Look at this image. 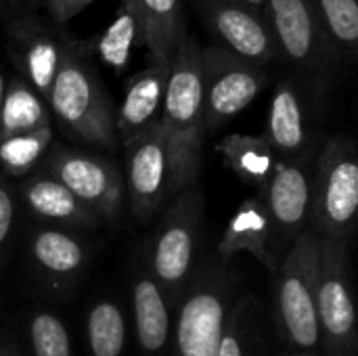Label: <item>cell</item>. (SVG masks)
<instances>
[{"mask_svg":"<svg viewBox=\"0 0 358 356\" xmlns=\"http://www.w3.org/2000/svg\"><path fill=\"white\" fill-rule=\"evenodd\" d=\"M128 206L141 225L162 214L182 191L197 185L201 149L176 141L162 122L124 145Z\"/></svg>","mask_w":358,"mask_h":356,"instance_id":"cell-1","label":"cell"},{"mask_svg":"<svg viewBox=\"0 0 358 356\" xmlns=\"http://www.w3.org/2000/svg\"><path fill=\"white\" fill-rule=\"evenodd\" d=\"M48 109L61 130L84 145L115 151V107L92 63V44L67 38Z\"/></svg>","mask_w":358,"mask_h":356,"instance_id":"cell-2","label":"cell"},{"mask_svg":"<svg viewBox=\"0 0 358 356\" xmlns=\"http://www.w3.org/2000/svg\"><path fill=\"white\" fill-rule=\"evenodd\" d=\"M241 277L233 260L216 258L199 264L174 308L172 356H216L229 315L239 298Z\"/></svg>","mask_w":358,"mask_h":356,"instance_id":"cell-3","label":"cell"},{"mask_svg":"<svg viewBox=\"0 0 358 356\" xmlns=\"http://www.w3.org/2000/svg\"><path fill=\"white\" fill-rule=\"evenodd\" d=\"M321 235L310 225L281 260L275 277V325L292 353L323 356L317 317Z\"/></svg>","mask_w":358,"mask_h":356,"instance_id":"cell-4","label":"cell"},{"mask_svg":"<svg viewBox=\"0 0 358 356\" xmlns=\"http://www.w3.org/2000/svg\"><path fill=\"white\" fill-rule=\"evenodd\" d=\"M203 193L195 185L182 191L164 212L151 239L149 273L166 294L172 311L178 306L193 275L203 231Z\"/></svg>","mask_w":358,"mask_h":356,"instance_id":"cell-5","label":"cell"},{"mask_svg":"<svg viewBox=\"0 0 358 356\" xmlns=\"http://www.w3.org/2000/svg\"><path fill=\"white\" fill-rule=\"evenodd\" d=\"M266 21L281 59L298 69V78L325 94L344 59L334 46L313 0H268Z\"/></svg>","mask_w":358,"mask_h":356,"instance_id":"cell-6","label":"cell"},{"mask_svg":"<svg viewBox=\"0 0 358 356\" xmlns=\"http://www.w3.org/2000/svg\"><path fill=\"white\" fill-rule=\"evenodd\" d=\"M358 225V149L346 136H331L317 155L313 183V227L321 237L348 241Z\"/></svg>","mask_w":358,"mask_h":356,"instance_id":"cell-7","label":"cell"},{"mask_svg":"<svg viewBox=\"0 0 358 356\" xmlns=\"http://www.w3.org/2000/svg\"><path fill=\"white\" fill-rule=\"evenodd\" d=\"M317 317L323 356H358V311L344 241L321 237Z\"/></svg>","mask_w":358,"mask_h":356,"instance_id":"cell-8","label":"cell"},{"mask_svg":"<svg viewBox=\"0 0 358 356\" xmlns=\"http://www.w3.org/2000/svg\"><path fill=\"white\" fill-rule=\"evenodd\" d=\"M52 143V120L44 99L21 78L6 82L0 113V168L23 176L46 157Z\"/></svg>","mask_w":358,"mask_h":356,"instance_id":"cell-9","label":"cell"},{"mask_svg":"<svg viewBox=\"0 0 358 356\" xmlns=\"http://www.w3.org/2000/svg\"><path fill=\"white\" fill-rule=\"evenodd\" d=\"M46 174L63 183L101 222L115 220L124 206V174L101 153L55 145L44 159Z\"/></svg>","mask_w":358,"mask_h":356,"instance_id":"cell-10","label":"cell"},{"mask_svg":"<svg viewBox=\"0 0 358 356\" xmlns=\"http://www.w3.org/2000/svg\"><path fill=\"white\" fill-rule=\"evenodd\" d=\"M206 78L203 130L214 132L239 115L266 86L268 73L218 44L201 46Z\"/></svg>","mask_w":358,"mask_h":356,"instance_id":"cell-11","label":"cell"},{"mask_svg":"<svg viewBox=\"0 0 358 356\" xmlns=\"http://www.w3.org/2000/svg\"><path fill=\"white\" fill-rule=\"evenodd\" d=\"M203 109H206V78H203V57L201 44L195 36H187L170 65V76L166 84L162 124L180 143L201 149L203 130Z\"/></svg>","mask_w":358,"mask_h":356,"instance_id":"cell-12","label":"cell"},{"mask_svg":"<svg viewBox=\"0 0 358 356\" xmlns=\"http://www.w3.org/2000/svg\"><path fill=\"white\" fill-rule=\"evenodd\" d=\"M313 183L310 164L279 162L266 187L258 191L268 216L271 252L277 264L313 225Z\"/></svg>","mask_w":358,"mask_h":356,"instance_id":"cell-13","label":"cell"},{"mask_svg":"<svg viewBox=\"0 0 358 356\" xmlns=\"http://www.w3.org/2000/svg\"><path fill=\"white\" fill-rule=\"evenodd\" d=\"M8 52L21 78L48 105L50 90L61 65L67 34L40 10H21L4 17Z\"/></svg>","mask_w":358,"mask_h":356,"instance_id":"cell-14","label":"cell"},{"mask_svg":"<svg viewBox=\"0 0 358 356\" xmlns=\"http://www.w3.org/2000/svg\"><path fill=\"white\" fill-rule=\"evenodd\" d=\"M315 97H321V92L300 78H287L277 84L264 138L281 162L313 164L317 145Z\"/></svg>","mask_w":358,"mask_h":356,"instance_id":"cell-15","label":"cell"},{"mask_svg":"<svg viewBox=\"0 0 358 356\" xmlns=\"http://www.w3.org/2000/svg\"><path fill=\"white\" fill-rule=\"evenodd\" d=\"M214 44L229 52L266 67L281 59L277 40L264 15L250 8L241 0H193Z\"/></svg>","mask_w":358,"mask_h":356,"instance_id":"cell-16","label":"cell"},{"mask_svg":"<svg viewBox=\"0 0 358 356\" xmlns=\"http://www.w3.org/2000/svg\"><path fill=\"white\" fill-rule=\"evenodd\" d=\"M170 65L172 63L151 61L145 69L128 80L122 103L115 109V130L120 145H128L162 120Z\"/></svg>","mask_w":358,"mask_h":356,"instance_id":"cell-17","label":"cell"},{"mask_svg":"<svg viewBox=\"0 0 358 356\" xmlns=\"http://www.w3.org/2000/svg\"><path fill=\"white\" fill-rule=\"evenodd\" d=\"M132 313L136 342L145 356H162L172 344V306L151 273L132 277Z\"/></svg>","mask_w":358,"mask_h":356,"instance_id":"cell-18","label":"cell"},{"mask_svg":"<svg viewBox=\"0 0 358 356\" xmlns=\"http://www.w3.org/2000/svg\"><path fill=\"white\" fill-rule=\"evenodd\" d=\"M216 254L224 260H233L239 254L254 256L271 275L277 273L279 264L271 252V227L260 195L248 197L237 212L231 216Z\"/></svg>","mask_w":358,"mask_h":356,"instance_id":"cell-19","label":"cell"},{"mask_svg":"<svg viewBox=\"0 0 358 356\" xmlns=\"http://www.w3.org/2000/svg\"><path fill=\"white\" fill-rule=\"evenodd\" d=\"M21 193L27 208L42 220L76 229H94L101 225L94 212H90L63 183L46 172L27 178Z\"/></svg>","mask_w":358,"mask_h":356,"instance_id":"cell-20","label":"cell"},{"mask_svg":"<svg viewBox=\"0 0 358 356\" xmlns=\"http://www.w3.org/2000/svg\"><path fill=\"white\" fill-rule=\"evenodd\" d=\"M145 27L151 61L172 63L180 42L189 36L182 0H134Z\"/></svg>","mask_w":358,"mask_h":356,"instance_id":"cell-21","label":"cell"},{"mask_svg":"<svg viewBox=\"0 0 358 356\" xmlns=\"http://www.w3.org/2000/svg\"><path fill=\"white\" fill-rule=\"evenodd\" d=\"M216 151L222 155L229 170L258 191L266 187L277 170V164L281 162L264 134H227L216 143Z\"/></svg>","mask_w":358,"mask_h":356,"instance_id":"cell-22","label":"cell"},{"mask_svg":"<svg viewBox=\"0 0 358 356\" xmlns=\"http://www.w3.org/2000/svg\"><path fill=\"white\" fill-rule=\"evenodd\" d=\"M29 254L34 262L55 279H69L86 262V248L71 233L61 229H38L29 237Z\"/></svg>","mask_w":358,"mask_h":356,"instance_id":"cell-23","label":"cell"},{"mask_svg":"<svg viewBox=\"0 0 358 356\" xmlns=\"http://www.w3.org/2000/svg\"><path fill=\"white\" fill-rule=\"evenodd\" d=\"M138 46H145L143 19L136 10L134 0H122L115 19L96 40L92 50H96L103 65H107L115 73H122L130 63L132 50Z\"/></svg>","mask_w":358,"mask_h":356,"instance_id":"cell-24","label":"cell"},{"mask_svg":"<svg viewBox=\"0 0 358 356\" xmlns=\"http://www.w3.org/2000/svg\"><path fill=\"white\" fill-rule=\"evenodd\" d=\"M216 356H266L256 296L243 294L237 298Z\"/></svg>","mask_w":358,"mask_h":356,"instance_id":"cell-25","label":"cell"},{"mask_svg":"<svg viewBox=\"0 0 358 356\" xmlns=\"http://www.w3.org/2000/svg\"><path fill=\"white\" fill-rule=\"evenodd\" d=\"M86 340L92 356H122L126 346V319L111 300L92 304L86 317Z\"/></svg>","mask_w":358,"mask_h":356,"instance_id":"cell-26","label":"cell"},{"mask_svg":"<svg viewBox=\"0 0 358 356\" xmlns=\"http://www.w3.org/2000/svg\"><path fill=\"white\" fill-rule=\"evenodd\" d=\"M334 46L344 61H358V0H313Z\"/></svg>","mask_w":358,"mask_h":356,"instance_id":"cell-27","label":"cell"},{"mask_svg":"<svg viewBox=\"0 0 358 356\" xmlns=\"http://www.w3.org/2000/svg\"><path fill=\"white\" fill-rule=\"evenodd\" d=\"M27 336L34 356H71V338L67 327L48 311H38L29 317Z\"/></svg>","mask_w":358,"mask_h":356,"instance_id":"cell-28","label":"cell"},{"mask_svg":"<svg viewBox=\"0 0 358 356\" xmlns=\"http://www.w3.org/2000/svg\"><path fill=\"white\" fill-rule=\"evenodd\" d=\"M15 193L10 189V185L0 176V254L4 252L10 233H13V225H15Z\"/></svg>","mask_w":358,"mask_h":356,"instance_id":"cell-29","label":"cell"},{"mask_svg":"<svg viewBox=\"0 0 358 356\" xmlns=\"http://www.w3.org/2000/svg\"><path fill=\"white\" fill-rule=\"evenodd\" d=\"M92 2L94 0H42V10L46 13V17L52 23L65 25L76 15H80L84 8H88Z\"/></svg>","mask_w":358,"mask_h":356,"instance_id":"cell-30","label":"cell"},{"mask_svg":"<svg viewBox=\"0 0 358 356\" xmlns=\"http://www.w3.org/2000/svg\"><path fill=\"white\" fill-rule=\"evenodd\" d=\"M21 10H42V0H0V17Z\"/></svg>","mask_w":358,"mask_h":356,"instance_id":"cell-31","label":"cell"},{"mask_svg":"<svg viewBox=\"0 0 358 356\" xmlns=\"http://www.w3.org/2000/svg\"><path fill=\"white\" fill-rule=\"evenodd\" d=\"M243 4H248L250 8H254V10H258L260 15H264L266 17V4H268V0H241Z\"/></svg>","mask_w":358,"mask_h":356,"instance_id":"cell-32","label":"cell"},{"mask_svg":"<svg viewBox=\"0 0 358 356\" xmlns=\"http://www.w3.org/2000/svg\"><path fill=\"white\" fill-rule=\"evenodd\" d=\"M4 94H6V78L0 71V113H2V103H4Z\"/></svg>","mask_w":358,"mask_h":356,"instance_id":"cell-33","label":"cell"},{"mask_svg":"<svg viewBox=\"0 0 358 356\" xmlns=\"http://www.w3.org/2000/svg\"><path fill=\"white\" fill-rule=\"evenodd\" d=\"M0 356H19V355H17L15 350H10L8 346H2V344H0Z\"/></svg>","mask_w":358,"mask_h":356,"instance_id":"cell-34","label":"cell"},{"mask_svg":"<svg viewBox=\"0 0 358 356\" xmlns=\"http://www.w3.org/2000/svg\"><path fill=\"white\" fill-rule=\"evenodd\" d=\"M281 356H317V355H304V353H292V350H287L285 355Z\"/></svg>","mask_w":358,"mask_h":356,"instance_id":"cell-35","label":"cell"}]
</instances>
